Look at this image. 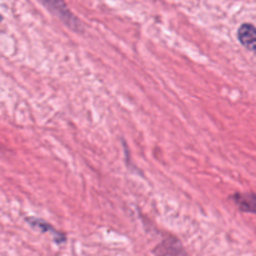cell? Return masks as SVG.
<instances>
[{"mask_svg": "<svg viewBox=\"0 0 256 256\" xmlns=\"http://www.w3.org/2000/svg\"><path fill=\"white\" fill-rule=\"evenodd\" d=\"M40 2L44 4L46 6V9H49L58 19L62 20L70 29L75 30V32H82V22L70 12V9L66 6L64 0H40Z\"/></svg>", "mask_w": 256, "mask_h": 256, "instance_id": "6da1fadb", "label": "cell"}, {"mask_svg": "<svg viewBox=\"0 0 256 256\" xmlns=\"http://www.w3.org/2000/svg\"><path fill=\"white\" fill-rule=\"evenodd\" d=\"M232 199L242 212L256 214V192L235 194L234 196H232Z\"/></svg>", "mask_w": 256, "mask_h": 256, "instance_id": "3957f363", "label": "cell"}, {"mask_svg": "<svg viewBox=\"0 0 256 256\" xmlns=\"http://www.w3.org/2000/svg\"><path fill=\"white\" fill-rule=\"evenodd\" d=\"M240 44L250 52H256V28L252 24H242L238 30Z\"/></svg>", "mask_w": 256, "mask_h": 256, "instance_id": "7a4b0ae2", "label": "cell"}, {"mask_svg": "<svg viewBox=\"0 0 256 256\" xmlns=\"http://www.w3.org/2000/svg\"><path fill=\"white\" fill-rule=\"evenodd\" d=\"M162 256H185L182 246L176 240H166L159 248Z\"/></svg>", "mask_w": 256, "mask_h": 256, "instance_id": "277c9868", "label": "cell"}]
</instances>
